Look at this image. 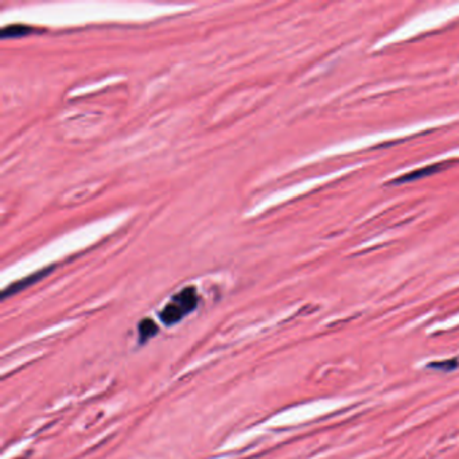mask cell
Masks as SVG:
<instances>
[{
  "instance_id": "1",
  "label": "cell",
  "mask_w": 459,
  "mask_h": 459,
  "mask_svg": "<svg viewBox=\"0 0 459 459\" xmlns=\"http://www.w3.org/2000/svg\"><path fill=\"white\" fill-rule=\"evenodd\" d=\"M197 303L198 296L195 288H185L179 294H176L170 303L164 306V308L160 312V319L163 320L164 324H167V326L178 323L179 320L183 319L187 314H190L194 308L197 307Z\"/></svg>"
},
{
  "instance_id": "2",
  "label": "cell",
  "mask_w": 459,
  "mask_h": 459,
  "mask_svg": "<svg viewBox=\"0 0 459 459\" xmlns=\"http://www.w3.org/2000/svg\"><path fill=\"white\" fill-rule=\"evenodd\" d=\"M49 272H50V270L38 271V272H35V274L31 275V276H27V278H25V279H22V280H19V282H17V283L11 284L9 288H6L5 291H3V294H2V298L6 299L7 296L14 295V294H17V292L22 291V290H25L26 287H29V286H31V284L37 283L38 280H41L42 278L46 276V275L49 274Z\"/></svg>"
},
{
  "instance_id": "3",
  "label": "cell",
  "mask_w": 459,
  "mask_h": 459,
  "mask_svg": "<svg viewBox=\"0 0 459 459\" xmlns=\"http://www.w3.org/2000/svg\"><path fill=\"white\" fill-rule=\"evenodd\" d=\"M31 33V29L29 26L25 25H10L6 26L5 29L2 30V38L7 39V38H19L25 37L27 34Z\"/></svg>"
},
{
  "instance_id": "4",
  "label": "cell",
  "mask_w": 459,
  "mask_h": 459,
  "mask_svg": "<svg viewBox=\"0 0 459 459\" xmlns=\"http://www.w3.org/2000/svg\"><path fill=\"white\" fill-rule=\"evenodd\" d=\"M158 333V326L151 319H143L139 323V338L142 342L147 341Z\"/></svg>"
},
{
  "instance_id": "5",
  "label": "cell",
  "mask_w": 459,
  "mask_h": 459,
  "mask_svg": "<svg viewBox=\"0 0 459 459\" xmlns=\"http://www.w3.org/2000/svg\"><path fill=\"white\" fill-rule=\"evenodd\" d=\"M442 167H443V164H435V166H430V167L422 168V170H418V171L411 172L410 175L403 176V178H400L398 182H407V180L418 179V178H420V176H423V175H430V174H432V172H435V171H438V170H440Z\"/></svg>"
}]
</instances>
